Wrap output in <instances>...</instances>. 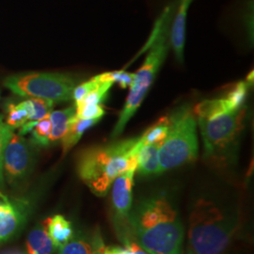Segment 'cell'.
Here are the masks:
<instances>
[{
	"instance_id": "cell-20",
	"label": "cell",
	"mask_w": 254,
	"mask_h": 254,
	"mask_svg": "<svg viewBox=\"0 0 254 254\" xmlns=\"http://www.w3.org/2000/svg\"><path fill=\"white\" fill-rule=\"evenodd\" d=\"M51 132V122L49 115L40 121H37L36 125L32 129V141L40 146L50 145L49 136Z\"/></svg>"
},
{
	"instance_id": "cell-7",
	"label": "cell",
	"mask_w": 254,
	"mask_h": 254,
	"mask_svg": "<svg viewBox=\"0 0 254 254\" xmlns=\"http://www.w3.org/2000/svg\"><path fill=\"white\" fill-rule=\"evenodd\" d=\"M77 85L75 77L61 73H21L4 80V86L14 94L53 103L72 100Z\"/></svg>"
},
{
	"instance_id": "cell-8",
	"label": "cell",
	"mask_w": 254,
	"mask_h": 254,
	"mask_svg": "<svg viewBox=\"0 0 254 254\" xmlns=\"http://www.w3.org/2000/svg\"><path fill=\"white\" fill-rule=\"evenodd\" d=\"M34 161L35 153L30 142L19 134H12L4 153V180L11 186L23 182L32 172Z\"/></svg>"
},
{
	"instance_id": "cell-21",
	"label": "cell",
	"mask_w": 254,
	"mask_h": 254,
	"mask_svg": "<svg viewBox=\"0 0 254 254\" xmlns=\"http://www.w3.org/2000/svg\"><path fill=\"white\" fill-rule=\"evenodd\" d=\"M12 129L4 123L3 119L0 118V190L4 187V176H3V159L6 146L9 143V138L12 136Z\"/></svg>"
},
{
	"instance_id": "cell-26",
	"label": "cell",
	"mask_w": 254,
	"mask_h": 254,
	"mask_svg": "<svg viewBox=\"0 0 254 254\" xmlns=\"http://www.w3.org/2000/svg\"><path fill=\"white\" fill-rule=\"evenodd\" d=\"M23 254V253H21V252H18V251H11V252H8V253H6V254Z\"/></svg>"
},
{
	"instance_id": "cell-25",
	"label": "cell",
	"mask_w": 254,
	"mask_h": 254,
	"mask_svg": "<svg viewBox=\"0 0 254 254\" xmlns=\"http://www.w3.org/2000/svg\"><path fill=\"white\" fill-rule=\"evenodd\" d=\"M124 243L126 244V247L129 248L130 250H132L136 254H150L149 253H147L146 251H144L142 248H140L139 246L136 244V242H134L131 239H126L124 241Z\"/></svg>"
},
{
	"instance_id": "cell-4",
	"label": "cell",
	"mask_w": 254,
	"mask_h": 254,
	"mask_svg": "<svg viewBox=\"0 0 254 254\" xmlns=\"http://www.w3.org/2000/svg\"><path fill=\"white\" fill-rule=\"evenodd\" d=\"M237 229L234 210L220 201L199 198L191 209L187 254H222Z\"/></svg>"
},
{
	"instance_id": "cell-16",
	"label": "cell",
	"mask_w": 254,
	"mask_h": 254,
	"mask_svg": "<svg viewBox=\"0 0 254 254\" xmlns=\"http://www.w3.org/2000/svg\"><path fill=\"white\" fill-rule=\"evenodd\" d=\"M75 116V107H70L64 110H56L49 113L51 122V132L49 136V143L54 144L62 140L64 137L70 121Z\"/></svg>"
},
{
	"instance_id": "cell-15",
	"label": "cell",
	"mask_w": 254,
	"mask_h": 254,
	"mask_svg": "<svg viewBox=\"0 0 254 254\" xmlns=\"http://www.w3.org/2000/svg\"><path fill=\"white\" fill-rule=\"evenodd\" d=\"M161 144L140 146L136 155V171L139 174L150 176L158 174V151Z\"/></svg>"
},
{
	"instance_id": "cell-10",
	"label": "cell",
	"mask_w": 254,
	"mask_h": 254,
	"mask_svg": "<svg viewBox=\"0 0 254 254\" xmlns=\"http://www.w3.org/2000/svg\"><path fill=\"white\" fill-rule=\"evenodd\" d=\"M28 209L26 201L9 199L0 192V244L15 236L24 226Z\"/></svg>"
},
{
	"instance_id": "cell-18",
	"label": "cell",
	"mask_w": 254,
	"mask_h": 254,
	"mask_svg": "<svg viewBox=\"0 0 254 254\" xmlns=\"http://www.w3.org/2000/svg\"><path fill=\"white\" fill-rule=\"evenodd\" d=\"M8 116L6 124L12 130L20 128L28 121H32L34 116V106L31 99L20 102L19 104L8 105Z\"/></svg>"
},
{
	"instance_id": "cell-19",
	"label": "cell",
	"mask_w": 254,
	"mask_h": 254,
	"mask_svg": "<svg viewBox=\"0 0 254 254\" xmlns=\"http://www.w3.org/2000/svg\"><path fill=\"white\" fill-rule=\"evenodd\" d=\"M169 130V119L165 116L149 127L145 132L138 136V143L140 146L149 144H161L166 138Z\"/></svg>"
},
{
	"instance_id": "cell-17",
	"label": "cell",
	"mask_w": 254,
	"mask_h": 254,
	"mask_svg": "<svg viewBox=\"0 0 254 254\" xmlns=\"http://www.w3.org/2000/svg\"><path fill=\"white\" fill-rule=\"evenodd\" d=\"M54 243L42 225L34 228L27 238V254H52Z\"/></svg>"
},
{
	"instance_id": "cell-9",
	"label": "cell",
	"mask_w": 254,
	"mask_h": 254,
	"mask_svg": "<svg viewBox=\"0 0 254 254\" xmlns=\"http://www.w3.org/2000/svg\"><path fill=\"white\" fill-rule=\"evenodd\" d=\"M136 172V168L127 170V172L119 175L111 185L112 210L114 212L117 231L120 233L123 241L128 237V217L132 208L134 175Z\"/></svg>"
},
{
	"instance_id": "cell-5",
	"label": "cell",
	"mask_w": 254,
	"mask_h": 254,
	"mask_svg": "<svg viewBox=\"0 0 254 254\" xmlns=\"http://www.w3.org/2000/svg\"><path fill=\"white\" fill-rule=\"evenodd\" d=\"M174 9V4L167 6L154 25L153 33L147 45L149 47L148 54L142 66L135 73L126 104L111 133L112 138L118 137L124 132L128 122L139 109L166 60L171 47L170 36Z\"/></svg>"
},
{
	"instance_id": "cell-12",
	"label": "cell",
	"mask_w": 254,
	"mask_h": 254,
	"mask_svg": "<svg viewBox=\"0 0 254 254\" xmlns=\"http://www.w3.org/2000/svg\"><path fill=\"white\" fill-rule=\"evenodd\" d=\"M100 232L96 231L91 236L73 235L60 249L59 254H95L105 249Z\"/></svg>"
},
{
	"instance_id": "cell-11",
	"label": "cell",
	"mask_w": 254,
	"mask_h": 254,
	"mask_svg": "<svg viewBox=\"0 0 254 254\" xmlns=\"http://www.w3.org/2000/svg\"><path fill=\"white\" fill-rule=\"evenodd\" d=\"M193 0H179L175 4L172 26H171V46L179 64L184 63V51L186 44V26L188 11Z\"/></svg>"
},
{
	"instance_id": "cell-22",
	"label": "cell",
	"mask_w": 254,
	"mask_h": 254,
	"mask_svg": "<svg viewBox=\"0 0 254 254\" xmlns=\"http://www.w3.org/2000/svg\"><path fill=\"white\" fill-rule=\"evenodd\" d=\"M103 77L106 80L111 81L113 84L118 83L121 88H127L128 86H131L135 73H128L127 71H113V72H107L102 73Z\"/></svg>"
},
{
	"instance_id": "cell-3",
	"label": "cell",
	"mask_w": 254,
	"mask_h": 254,
	"mask_svg": "<svg viewBox=\"0 0 254 254\" xmlns=\"http://www.w3.org/2000/svg\"><path fill=\"white\" fill-rule=\"evenodd\" d=\"M139 148L138 137L86 148L77 156V174L94 195L104 197L119 175L136 168Z\"/></svg>"
},
{
	"instance_id": "cell-24",
	"label": "cell",
	"mask_w": 254,
	"mask_h": 254,
	"mask_svg": "<svg viewBox=\"0 0 254 254\" xmlns=\"http://www.w3.org/2000/svg\"><path fill=\"white\" fill-rule=\"evenodd\" d=\"M103 254H136L132 250L127 247H119V246H109L106 247Z\"/></svg>"
},
{
	"instance_id": "cell-14",
	"label": "cell",
	"mask_w": 254,
	"mask_h": 254,
	"mask_svg": "<svg viewBox=\"0 0 254 254\" xmlns=\"http://www.w3.org/2000/svg\"><path fill=\"white\" fill-rule=\"evenodd\" d=\"M99 122H100L99 120H94V119L87 120V119L78 118L75 115L70 121L67 131L61 140L62 146H63V155L64 156L73 148V146L79 141L83 134L88 129L95 126Z\"/></svg>"
},
{
	"instance_id": "cell-1",
	"label": "cell",
	"mask_w": 254,
	"mask_h": 254,
	"mask_svg": "<svg viewBox=\"0 0 254 254\" xmlns=\"http://www.w3.org/2000/svg\"><path fill=\"white\" fill-rule=\"evenodd\" d=\"M128 237L150 254H183L185 228L181 218L164 194L151 195L131 208Z\"/></svg>"
},
{
	"instance_id": "cell-13",
	"label": "cell",
	"mask_w": 254,
	"mask_h": 254,
	"mask_svg": "<svg viewBox=\"0 0 254 254\" xmlns=\"http://www.w3.org/2000/svg\"><path fill=\"white\" fill-rule=\"evenodd\" d=\"M43 226L52 239L56 248L64 246L73 235L72 223L63 215H55L46 218Z\"/></svg>"
},
{
	"instance_id": "cell-2",
	"label": "cell",
	"mask_w": 254,
	"mask_h": 254,
	"mask_svg": "<svg viewBox=\"0 0 254 254\" xmlns=\"http://www.w3.org/2000/svg\"><path fill=\"white\" fill-rule=\"evenodd\" d=\"M203 142L204 160L218 169L236 163L246 127L247 105L230 109L221 97L201 101L193 109Z\"/></svg>"
},
{
	"instance_id": "cell-23",
	"label": "cell",
	"mask_w": 254,
	"mask_h": 254,
	"mask_svg": "<svg viewBox=\"0 0 254 254\" xmlns=\"http://www.w3.org/2000/svg\"><path fill=\"white\" fill-rule=\"evenodd\" d=\"M34 106V116L32 121H40L45 118L53 110L54 104L51 101L40 99V98H30Z\"/></svg>"
},
{
	"instance_id": "cell-27",
	"label": "cell",
	"mask_w": 254,
	"mask_h": 254,
	"mask_svg": "<svg viewBox=\"0 0 254 254\" xmlns=\"http://www.w3.org/2000/svg\"><path fill=\"white\" fill-rule=\"evenodd\" d=\"M106 248V247H105ZM105 250V249H104ZM104 250H102V251H99V252H97L96 254H103V253H104Z\"/></svg>"
},
{
	"instance_id": "cell-6",
	"label": "cell",
	"mask_w": 254,
	"mask_h": 254,
	"mask_svg": "<svg viewBox=\"0 0 254 254\" xmlns=\"http://www.w3.org/2000/svg\"><path fill=\"white\" fill-rule=\"evenodd\" d=\"M168 119V134L158 151V174L192 163L198 156V125L190 106L173 109Z\"/></svg>"
}]
</instances>
